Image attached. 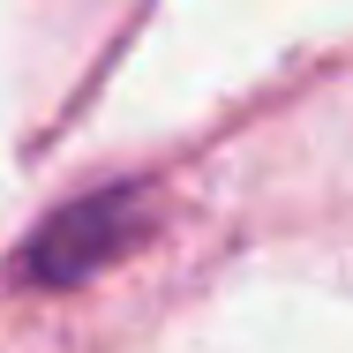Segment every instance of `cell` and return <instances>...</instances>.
Returning <instances> with one entry per match:
<instances>
[{
    "label": "cell",
    "mask_w": 353,
    "mask_h": 353,
    "mask_svg": "<svg viewBox=\"0 0 353 353\" xmlns=\"http://www.w3.org/2000/svg\"><path fill=\"white\" fill-rule=\"evenodd\" d=\"M143 218H150V196L143 188H98V196H83L75 211H61L30 241L23 279L30 285H75V279H90V271H105L143 233Z\"/></svg>",
    "instance_id": "1"
}]
</instances>
